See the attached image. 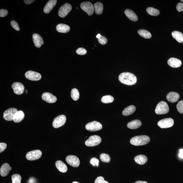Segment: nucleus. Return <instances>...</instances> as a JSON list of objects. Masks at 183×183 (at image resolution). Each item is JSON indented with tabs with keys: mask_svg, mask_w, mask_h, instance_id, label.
<instances>
[{
	"mask_svg": "<svg viewBox=\"0 0 183 183\" xmlns=\"http://www.w3.org/2000/svg\"><path fill=\"white\" fill-rule=\"evenodd\" d=\"M34 1H34V0H24V3L27 5H30V4L34 2Z\"/></svg>",
	"mask_w": 183,
	"mask_h": 183,
	"instance_id": "49530a36",
	"label": "nucleus"
},
{
	"mask_svg": "<svg viewBox=\"0 0 183 183\" xmlns=\"http://www.w3.org/2000/svg\"><path fill=\"white\" fill-rule=\"evenodd\" d=\"M98 41L99 43L102 45L106 44L107 42V39L105 36H103L101 35V36L98 39Z\"/></svg>",
	"mask_w": 183,
	"mask_h": 183,
	"instance_id": "58836bf2",
	"label": "nucleus"
},
{
	"mask_svg": "<svg viewBox=\"0 0 183 183\" xmlns=\"http://www.w3.org/2000/svg\"><path fill=\"white\" fill-rule=\"evenodd\" d=\"M180 98V95L176 92H171L167 94V99L168 101L172 103L178 101Z\"/></svg>",
	"mask_w": 183,
	"mask_h": 183,
	"instance_id": "6ab92c4d",
	"label": "nucleus"
},
{
	"mask_svg": "<svg viewBox=\"0 0 183 183\" xmlns=\"http://www.w3.org/2000/svg\"><path fill=\"white\" fill-rule=\"evenodd\" d=\"M135 183H148L146 182H145V181H137V182H136Z\"/></svg>",
	"mask_w": 183,
	"mask_h": 183,
	"instance_id": "09e8293b",
	"label": "nucleus"
},
{
	"mask_svg": "<svg viewBox=\"0 0 183 183\" xmlns=\"http://www.w3.org/2000/svg\"><path fill=\"white\" fill-rule=\"evenodd\" d=\"M28 183H36V180L34 177H31L28 180Z\"/></svg>",
	"mask_w": 183,
	"mask_h": 183,
	"instance_id": "a18cd8bd",
	"label": "nucleus"
},
{
	"mask_svg": "<svg viewBox=\"0 0 183 183\" xmlns=\"http://www.w3.org/2000/svg\"><path fill=\"white\" fill-rule=\"evenodd\" d=\"M42 155V152L40 150H36L28 152L26 154V158L28 160L33 161L39 159Z\"/></svg>",
	"mask_w": 183,
	"mask_h": 183,
	"instance_id": "39448f33",
	"label": "nucleus"
},
{
	"mask_svg": "<svg viewBox=\"0 0 183 183\" xmlns=\"http://www.w3.org/2000/svg\"><path fill=\"white\" fill-rule=\"evenodd\" d=\"M176 9L179 12L182 11L183 12V3H178L176 6Z\"/></svg>",
	"mask_w": 183,
	"mask_h": 183,
	"instance_id": "c03bdc74",
	"label": "nucleus"
},
{
	"mask_svg": "<svg viewBox=\"0 0 183 183\" xmlns=\"http://www.w3.org/2000/svg\"><path fill=\"white\" fill-rule=\"evenodd\" d=\"M72 183H79L78 182H73Z\"/></svg>",
	"mask_w": 183,
	"mask_h": 183,
	"instance_id": "3c124183",
	"label": "nucleus"
},
{
	"mask_svg": "<svg viewBox=\"0 0 183 183\" xmlns=\"http://www.w3.org/2000/svg\"><path fill=\"white\" fill-rule=\"evenodd\" d=\"M12 183H21L22 177L18 174H14L12 176Z\"/></svg>",
	"mask_w": 183,
	"mask_h": 183,
	"instance_id": "f704fd0d",
	"label": "nucleus"
},
{
	"mask_svg": "<svg viewBox=\"0 0 183 183\" xmlns=\"http://www.w3.org/2000/svg\"><path fill=\"white\" fill-rule=\"evenodd\" d=\"M12 169L11 167L8 163H5L3 164L0 169V174L3 177L7 176L9 172Z\"/></svg>",
	"mask_w": 183,
	"mask_h": 183,
	"instance_id": "dca6fc26",
	"label": "nucleus"
},
{
	"mask_svg": "<svg viewBox=\"0 0 183 183\" xmlns=\"http://www.w3.org/2000/svg\"><path fill=\"white\" fill-rule=\"evenodd\" d=\"M136 163L140 165H143L146 163L148 161V158L146 156L143 155H137L134 158Z\"/></svg>",
	"mask_w": 183,
	"mask_h": 183,
	"instance_id": "393cba45",
	"label": "nucleus"
},
{
	"mask_svg": "<svg viewBox=\"0 0 183 183\" xmlns=\"http://www.w3.org/2000/svg\"><path fill=\"white\" fill-rule=\"evenodd\" d=\"M42 98L43 101L49 103H55L57 100L55 96L48 92L43 93L42 95Z\"/></svg>",
	"mask_w": 183,
	"mask_h": 183,
	"instance_id": "2eb2a0df",
	"label": "nucleus"
},
{
	"mask_svg": "<svg viewBox=\"0 0 183 183\" xmlns=\"http://www.w3.org/2000/svg\"><path fill=\"white\" fill-rule=\"evenodd\" d=\"M101 34H98L97 36V38L98 39H99V38H100V37H101Z\"/></svg>",
	"mask_w": 183,
	"mask_h": 183,
	"instance_id": "8fccbe9b",
	"label": "nucleus"
},
{
	"mask_svg": "<svg viewBox=\"0 0 183 183\" xmlns=\"http://www.w3.org/2000/svg\"><path fill=\"white\" fill-rule=\"evenodd\" d=\"M172 35L175 40L179 43H183V34L178 31H173Z\"/></svg>",
	"mask_w": 183,
	"mask_h": 183,
	"instance_id": "bb28decb",
	"label": "nucleus"
},
{
	"mask_svg": "<svg viewBox=\"0 0 183 183\" xmlns=\"http://www.w3.org/2000/svg\"><path fill=\"white\" fill-rule=\"evenodd\" d=\"M176 108L179 113L183 114V101L179 102L176 105Z\"/></svg>",
	"mask_w": 183,
	"mask_h": 183,
	"instance_id": "c9c22d12",
	"label": "nucleus"
},
{
	"mask_svg": "<svg viewBox=\"0 0 183 183\" xmlns=\"http://www.w3.org/2000/svg\"><path fill=\"white\" fill-rule=\"evenodd\" d=\"M114 98L112 96L109 95L104 96L101 99L102 102L105 103H112L114 101Z\"/></svg>",
	"mask_w": 183,
	"mask_h": 183,
	"instance_id": "473e14b6",
	"label": "nucleus"
},
{
	"mask_svg": "<svg viewBox=\"0 0 183 183\" xmlns=\"http://www.w3.org/2000/svg\"><path fill=\"white\" fill-rule=\"evenodd\" d=\"M12 87L14 93L17 95H21L24 93V87L21 83L14 82L12 84Z\"/></svg>",
	"mask_w": 183,
	"mask_h": 183,
	"instance_id": "4468645a",
	"label": "nucleus"
},
{
	"mask_svg": "<svg viewBox=\"0 0 183 183\" xmlns=\"http://www.w3.org/2000/svg\"><path fill=\"white\" fill-rule=\"evenodd\" d=\"M99 161L97 158L94 157L90 160V163L93 166L99 167Z\"/></svg>",
	"mask_w": 183,
	"mask_h": 183,
	"instance_id": "e433bc0d",
	"label": "nucleus"
},
{
	"mask_svg": "<svg viewBox=\"0 0 183 183\" xmlns=\"http://www.w3.org/2000/svg\"><path fill=\"white\" fill-rule=\"evenodd\" d=\"M94 183H109V182L105 180L104 178L103 177L99 176L96 179Z\"/></svg>",
	"mask_w": 183,
	"mask_h": 183,
	"instance_id": "a19ab883",
	"label": "nucleus"
},
{
	"mask_svg": "<svg viewBox=\"0 0 183 183\" xmlns=\"http://www.w3.org/2000/svg\"><path fill=\"white\" fill-rule=\"evenodd\" d=\"M33 40L35 46L38 48H40L44 43L42 37L37 34H34L33 35Z\"/></svg>",
	"mask_w": 183,
	"mask_h": 183,
	"instance_id": "a211bd4d",
	"label": "nucleus"
},
{
	"mask_svg": "<svg viewBox=\"0 0 183 183\" xmlns=\"http://www.w3.org/2000/svg\"><path fill=\"white\" fill-rule=\"evenodd\" d=\"M101 141V137L98 135L91 136L85 141V145L88 147H94L99 145Z\"/></svg>",
	"mask_w": 183,
	"mask_h": 183,
	"instance_id": "20e7f679",
	"label": "nucleus"
},
{
	"mask_svg": "<svg viewBox=\"0 0 183 183\" xmlns=\"http://www.w3.org/2000/svg\"><path fill=\"white\" fill-rule=\"evenodd\" d=\"M136 109V108L134 105H130V106L126 107L124 109L123 112H122V114L125 116L130 115L133 114L135 112Z\"/></svg>",
	"mask_w": 183,
	"mask_h": 183,
	"instance_id": "cd10ccee",
	"label": "nucleus"
},
{
	"mask_svg": "<svg viewBox=\"0 0 183 183\" xmlns=\"http://www.w3.org/2000/svg\"><path fill=\"white\" fill-rule=\"evenodd\" d=\"M57 2V1L56 0H50L45 5L43 10L45 14H48L50 12L54 7L55 6Z\"/></svg>",
	"mask_w": 183,
	"mask_h": 183,
	"instance_id": "f3484780",
	"label": "nucleus"
},
{
	"mask_svg": "<svg viewBox=\"0 0 183 183\" xmlns=\"http://www.w3.org/2000/svg\"><path fill=\"white\" fill-rule=\"evenodd\" d=\"M139 34L141 36L146 39H150L152 37L151 34L149 32L145 30H140L138 31Z\"/></svg>",
	"mask_w": 183,
	"mask_h": 183,
	"instance_id": "c756f323",
	"label": "nucleus"
},
{
	"mask_svg": "<svg viewBox=\"0 0 183 183\" xmlns=\"http://www.w3.org/2000/svg\"><path fill=\"white\" fill-rule=\"evenodd\" d=\"M66 121V117L63 115H60L54 119L52 125L55 128L61 127L65 124Z\"/></svg>",
	"mask_w": 183,
	"mask_h": 183,
	"instance_id": "423d86ee",
	"label": "nucleus"
},
{
	"mask_svg": "<svg viewBox=\"0 0 183 183\" xmlns=\"http://www.w3.org/2000/svg\"><path fill=\"white\" fill-rule=\"evenodd\" d=\"M180 1L182 2L183 3V0H181V1Z\"/></svg>",
	"mask_w": 183,
	"mask_h": 183,
	"instance_id": "864d4df0",
	"label": "nucleus"
},
{
	"mask_svg": "<svg viewBox=\"0 0 183 183\" xmlns=\"http://www.w3.org/2000/svg\"><path fill=\"white\" fill-rule=\"evenodd\" d=\"M76 53L77 54L80 55H83L86 54L87 53V51L85 49L82 48H80L77 49L76 51Z\"/></svg>",
	"mask_w": 183,
	"mask_h": 183,
	"instance_id": "4c0bfd02",
	"label": "nucleus"
},
{
	"mask_svg": "<svg viewBox=\"0 0 183 183\" xmlns=\"http://www.w3.org/2000/svg\"><path fill=\"white\" fill-rule=\"evenodd\" d=\"M150 141V137L147 135L137 136L131 139L130 142L132 145L135 146H141L146 145Z\"/></svg>",
	"mask_w": 183,
	"mask_h": 183,
	"instance_id": "f03ea898",
	"label": "nucleus"
},
{
	"mask_svg": "<svg viewBox=\"0 0 183 183\" xmlns=\"http://www.w3.org/2000/svg\"><path fill=\"white\" fill-rule=\"evenodd\" d=\"M103 128L101 124L97 121H93L87 124L86 129L88 131L94 132L99 131Z\"/></svg>",
	"mask_w": 183,
	"mask_h": 183,
	"instance_id": "0eeeda50",
	"label": "nucleus"
},
{
	"mask_svg": "<svg viewBox=\"0 0 183 183\" xmlns=\"http://www.w3.org/2000/svg\"><path fill=\"white\" fill-rule=\"evenodd\" d=\"M174 124V121L171 118L163 119L158 122L157 125L162 129L172 127Z\"/></svg>",
	"mask_w": 183,
	"mask_h": 183,
	"instance_id": "6e6552de",
	"label": "nucleus"
},
{
	"mask_svg": "<svg viewBox=\"0 0 183 183\" xmlns=\"http://www.w3.org/2000/svg\"><path fill=\"white\" fill-rule=\"evenodd\" d=\"M56 167L60 172L65 173L68 170V168L66 164L61 160H58L55 163Z\"/></svg>",
	"mask_w": 183,
	"mask_h": 183,
	"instance_id": "b1692460",
	"label": "nucleus"
},
{
	"mask_svg": "<svg viewBox=\"0 0 183 183\" xmlns=\"http://www.w3.org/2000/svg\"><path fill=\"white\" fill-rule=\"evenodd\" d=\"M76 9H78V8H77V7Z\"/></svg>",
	"mask_w": 183,
	"mask_h": 183,
	"instance_id": "5fc2aeb1",
	"label": "nucleus"
},
{
	"mask_svg": "<svg viewBox=\"0 0 183 183\" xmlns=\"http://www.w3.org/2000/svg\"><path fill=\"white\" fill-rule=\"evenodd\" d=\"M71 97L73 100L76 101L80 97V93L78 90L76 88H74L71 92Z\"/></svg>",
	"mask_w": 183,
	"mask_h": 183,
	"instance_id": "2f4dec72",
	"label": "nucleus"
},
{
	"mask_svg": "<svg viewBox=\"0 0 183 183\" xmlns=\"http://www.w3.org/2000/svg\"><path fill=\"white\" fill-rule=\"evenodd\" d=\"M100 158L101 161L105 162V163H109L111 160L110 156L107 154L102 153L101 154L100 156Z\"/></svg>",
	"mask_w": 183,
	"mask_h": 183,
	"instance_id": "72a5a7b5",
	"label": "nucleus"
},
{
	"mask_svg": "<svg viewBox=\"0 0 183 183\" xmlns=\"http://www.w3.org/2000/svg\"><path fill=\"white\" fill-rule=\"evenodd\" d=\"M7 147V145L5 143H0V153L4 151Z\"/></svg>",
	"mask_w": 183,
	"mask_h": 183,
	"instance_id": "37998d69",
	"label": "nucleus"
},
{
	"mask_svg": "<svg viewBox=\"0 0 183 183\" xmlns=\"http://www.w3.org/2000/svg\"><path fill=\"white\" fill-rule=\"evenodd\" d=\"M147 12L151 16H157L160 14V12L157 9L152 7H149L146 10Z\"/></svg>",
	"mask_w": 183,
	"mask_h": 183,
	"instance_id": "7c9ffc66",
	"label": "nucleus"
},
{
	"mask_svg": "<svg viewBox=\"0 0 183 183\" xmlns=\"http://www.w3.org/2000/svg\"><path fill=\"white\" fill-rule=\"evenodd\" d=\"M169 108L167 104L165 102L162 101L158 103L155 110L156 114L162 115L167 114L168 113Z\"/></svg>",
	"mask_w": 183,
	"mask_h": 183,
	"instance_id": "7ed1b4c3",
	"label": "nucleus"
},
{
	"mask_svg": "<svg viewBox=\"0 0 183 183\" xmlns=\"http://www.w3.org/2000/svg\"><path fill=\"white\" fill-rule=\"evenodd\" d=\"M124 14L129 19L133 21L136 22L138 20L136 14L133 11L130 9H126L124 11Z\"/></svg>",
	"mask_w": 183,
	"mask_h": 183,
	"instance_id": "4be33fe9",
	"label": "nucleus"
},
{
	"mask_svg": "<svg viewBox=\"0 0 183 183\" xmlns=\"http://www.w3.org/2000/svg\"><path fill=\"white\" fill-rule=\"evenodd\" d=\"M142 125L140 120H135L130 122L127 124V127L131 129H136L139 128Z\"/></svg>",
	"mask_w": 183,
	"mask_h": 183,
	"instance_id": "412c9836",
	"label": "nucleus"
},
{
	"mask_svg": "<svg viewBox=\"0 0 183 183\" xmlns=\"http://www.w3.org/2000/svg\"><path fill=\"white\" fill-rule=\"evenodd\" d=\"M179 156L181 158L183 159V149H181L180 150V153L179 154Z\"/></svg>",
	"mask_w": 183,
	"mask_h": 183,
	"instance_id": "de8ad7c7",
	"label": "nucleus"
},
{
	"mask_svg": "<svg viewBox=\"0 0 183 183\" xmlns=\"http://www.w3.org/2000/svg\"><path fill=\"white\" fill-rule=\"evenodd\" d=\"M167 63L170 66L174 68H178L182 65V62L180 59L175 58H171L168 60Z\"/></svg>",
	"mask_w": 183,
	"mask_h": 183,
	"instance_id": "aec40b11",
	"label": "nucleus"
},
{
	"mask_svg": "<svg viewBox=\"0 0 183 183\" xmlns=\"http://www.w3.org/2000/svg\"><path fill=\"white\" fill-rule=\"evenodd\" d=\"M66 161L69 165L74 167H77L80 165V160L77 156L70 155L66 158Z\"/></svg>",
	"mask_w": 183,
	"mask_h": 183,
	"instance_id": "f8f14e48",
	"label": "nucleus"
},
{
	"mask_svg": "<svg viewBox=\"0 0 183 183\" xmlns=\"http://www.w3.org/2000/svg\"><path fill=\"white\" fill-rule=\"evenodd\" d=\"M24 117V114L23 111H19L17 112L13 118V121L16 123H19L23 120Z\"/></svg>",
	"mask_w": 183,
	"mask_h": 183,
	"instance_id": "a878e982",
	"label": "nucleus"
},
{
	"mask_svg": "<svg viewBox=\"0 0 183 183\" xmlns=\"http://www.w3.org/2000/svg\"><path fill=\"white\" fill-rule=\"evenodd\" d=\"M25 76L28 80L32 81H38L41 78V76L40 73L32 71L27 72Z\"/></svg>",
	"mask_w": 183,
	"mask_h": 183,
	"instance_id": "ddd939ff",
	"label": "nucleus"
},
{
	"mask_svg": "<svg viewBox=\"0 0 183 183\" xmlns=\"http://www.w3.org/2000/svg\"><path fill=\"white\" fill-rule=\"evenodd\" d=\"M25 91H26V93H27V90H26Z\"/></svg>",
	"mask_w": 183,
	"mask_h": 183,
	"instance_id": "603ef678",
	"label": "nucleus"
},
{
	"mask_svg": "<svg viewBox=\"0 0 183 183\" xmlns=\"http://www.w3.org/2000/svg\"><path fill=\"white\" fill-rule=\"evenodd\" d=\"M80 7L82 10L88 14V16H92L94 12V6L90 2H84L81 4Z\"/></svg>",
	"mask_w": 183,
	"mask_h": 183,
	"instance_id": "9d476101",
	"label": "nucleus"
},
{
	"mask_svg": "<svg viewBox=\"0 0 183 183\" xmlns=\"http://www.w3.org/2000/svg\"><path fill=\"white\" fill-rule=\"evenodd\" d=\"M18 111V110L15 108L9 109L4 112L3 117L5 120L8 121H12L15 114Z\"/></svg>",
	"mask_w": 183,
	"mask_h": 183,
	"instance_id": "9b49d317",
	"label": "nucleus"
},
{
	"mask_svg": "<svg viewBox=\"0 0 183 183\" xmlns=\"http://www.w3.org/2000/svg\"><path fill=\"white\" fill-rule=\"evenodd\" d=\"M57 31L61 33H67L70 31V28L69 26L63 24H58L56 26Z\"/></svg>",
	"mask_w": 183,
	"mask_h": 183,
	"instance_id": "5701e85b",
	"label": "nucleus"
},
{
	"mask_svg": "<svg viewBox=\"0 0 183 183\" xmlns=\"http://www.w3.org/2000/svg\"><path fill=\"white\" fill-rule=\"evenodd\" d=\"M11 26L17 31H19L20 30V28L17 22L15 21L12 20L11 22Z\"/></svg>",
	"mask_w": 183,
	"mask_h": 183,
	"instance_id": "ea45409f",
	"label": "nucleus"
},
{
	"mask_svg": "<svg viewBox=\"0 0 183 183\" xmlns=\"http://www.w3.org/2000/svg\"><path fill=\"white\" fill-rule=\"evenodd\" d=\"M8 14V11L5 9H2L0 10V16L1 18H3L7 16Z\"/></svg>",
	"mask_w": 183,
	"mask_h": 183,
	"instance_id": "79ce46f5",
	"label": "nucleus"
},
{
	"mask_svg": "<svg viewBox=\"0 0 183 183\" xmlns=\"http://www.w3.org/2000/svg\"><path fill=\"white\" fill-rule=\"evenodd\" d=\"M72 9L71 5L69 3H66L60 7L58 11V15L61 18L66 16Z\"/></svg>",
	"mask_w": 183,
	"mask_h": 183,
	"instance_id": "1a4fd4ad",
	"label": "nucleus"
},
{
	"mask_svg": "<svg viewBox=\"0 0 183 183\" xmlns=\"http://www.w3.org/2000/svg\"><path fill=\"white\" fill-rule=\"evenodd\" d=\"M119 80L122 84L131 86L136 83L137 78L133 74L127 72L121 74L119 76Z\"/></svg>",
	"mask_w": 183,
	"mask_h": 183,
	"instance_id": "f257e3e1",
	"label": "nucleus"
},
{
	"mask_svg": "<svg viewBox=\"0 0 183 183\" xmlns=\"http://www.w3.org/2000/svg\"><path fill=\"white\" fill-rule=\"evenodd\" d=\"M94 11L96 14L100 15L102 14L103 10V5L101 2H97L94 5Z\"/></svg>",
	"mask_w": 183,
	"mask_h": 183,
	"instance_id": "c85d7f7f",
	"label": "nucleus"
}]
</instances>
